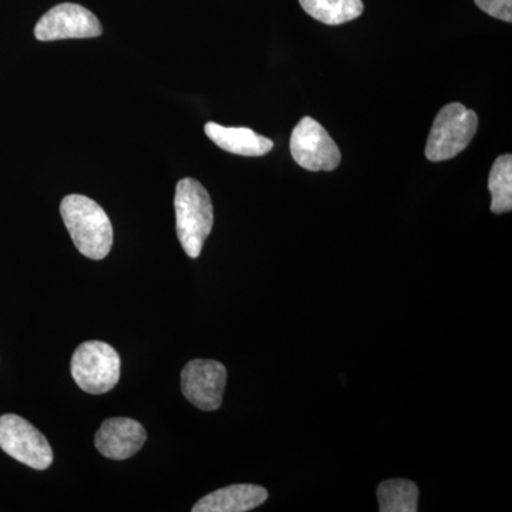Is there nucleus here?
Instances as JSON below:
<instances>
[{
  "mask_svg": "<svg viewBox=\"0 0 512 512\" xmlns=\"http://www.w3.org/2000/svg\"><path fill=\"white\" fill-rule=\"evenodd\" d=\"M64 225L80 254L100 261L113 247V227L106 211L84 195L72 194L60 204Z\"/></svg>",
  "mask_w": 512,
  "mask_h": 512,
  "instance_id": "1",
  "label": "nucleus"
},
{
  "mask_svg": "<svg viewBox=\"0 0 512 512\" xmlns=\"http://www.w3.org/2000/svg\"><path fill=\"white\" fill-rule=\"evenodd\" d=\"M174 207L181 247L190 258H198L214 225L210 194L194 178H184L177 184Z\"/></svg>",
  "mask_w": 512,
  "mask_h": 512,
  "instance_id": "2",
  "label": "nucleus"
},
{
  "mask_svg": "<svg viewBox=\"0 0 512 512\" xmlns=\"http://www.w3.org/2000/svg\"><path fill=\"white\" fill-rule=\"evenodd\" d=\"M478 116L464 104L450 103L439 111L427 138L426 157L433 163L451 160L476 136Z\"/></svg>",
  "mask_w": 512,
  "mask_h": 512,
  "instance_id": "3",
  "label": "nucleus"
},
{
  "mask_svg": "<svg viewBox=\"0 0 512 512\" xmlns=\"http://www.w3.org/2000/svg\"><path fill=\"white\" fill-rule=\"evenodd\" d=\"M72 376L83 392H110L120 380V356L100 340L84 342L76 349L70 363Z\"/></svg>",
  "mask_w": 512,
  "mask_h": 512,
  "instance_id": "4",
  "label": "nucleus"
},
{
  "mask_svg": "<svg viewBox=\"0 0 512 512\" xmlns=\"http://www.w3.org/2000/svg\"><path fill=\"white\" fill-rule=\"evenodd\" d=\"M0 448L19 463L35 470H46L53 463L52 447L46 437L28 420L16 414L0 417Z\"/></svg>",
  "mask_w": 512,
  "mask_h": 512,
  "instance_id": "5",
  "label": "nucleus"
},
{
  "mask_svg": "<svg viewBox=\"0 0 512 512\" xmlns=\"http://www.w3.org/2000/svg\"><path fill=\"white\" fill-rule=\"evenodd\" d=\"M289 147L296 164L313 173L336 170L342 160L335 140L329 136L325 127L312 117H303L296 124Z\"/></svg>",
  "mask_w": 512,
  "mask_h": 512,
  "instance_id": "6",
  "label": "nucleus"
},
{
  "mask_svg": "<svg viewBox=\"0 0 512 512\" xmlns=\"http://www.w3.org/2000/svg\"><path fill=\"white\" fill-rule=\"evenodd\" d=\"M227 376V367L217 360H191L181 372L185 399L204 412L220 409Z\"/></svg>",
  "mask_w": 512,
  "mask_h": 512,
  "instance_id": "7",
  "label": "nucleus"
},
{
  "mask_svg": "<svg viewBox=\"0 0 512 512\" xmlns=\"http://www.w3.org/2000/svg\"><path fill=\"white\" fill-rule=\"evenodd\" d=\"M103 33L93 12L76 3H60L37 22L35 36L40 42L64 39H92Z\"/></svg>",
  "mask_w": 512,
  "mask_h": 512,
  "instance_id": "8",
  "label": "nucleus"
},
{
  "mask_svg": "<svg viewBox=\"0 0 512 512\" xmlns=\"http://www.w3.org/2000/svg\"><path fill=\"white\" fill-rule=\"evenodd\" d=\"M146 440V430L137 420L114 417L101 424L94 443L104 457L121 461L137 454Z\"/></svg>",
  "mask_w": 512,
  "mask_h": 512,
  "instance_id": "9",
  "label": "nucleus"
},
{
  "mask_svg": "<svg viewBox=\"0 0 512 512\" xmlns=\"http://www.w3.org/2000/svg\"><path fill=\"white\" fill-rule=\"evenodd\" d=\"M268 500V491L254 484H235L205 495L192 507L194 512H247Z\"/></svg>",
  "mask_w": 512,
  "mask_h": 512,
  "instance_id": "10",
  "label": "nucleus"
},
{
  "mask_svg": "<svg viewBox=\"0 0 512 512\" xmlns=\"http://www.w3.org/2000/svg\"><path fill=\"white\" fill-rule=\"evenodd\" d=\"M205 134L222 150L237 156L262 157L274 148V141L259 136L247 127H224L217 123H207Z\"/></svg>",
  "mask_w": 512,
  "mask_h": 512,
  "instance_id": "11",
  "label": "nucleus"
},
{
  "mask_svg": "<svg viewBox=\"0 0 512 512\" xmlns=\"http://www.w3.org/2000/svg\"><path fill=\"white\" fill-rule=\"evenodd\" d=\"M299 3L309 16L329 26L352 22L365 9L362 0H299Z\"/></svg>",
  "mask_w": 512,
  "mask_h": 512,
  "instance_id": "12",
  "label": "nucleus"
},
{
  "mask_svg": "<svg viewBox=\"0 0 512 512\" xmlns=\"http://www.w3.org/2000/svg\"><path fill=\"white\" fill-rule=\"evenodd\" d=\"M377 501L380 512H416L419 488L410 480H387L377 488Z\"/></svg>",
  "mask_w": 512,
  "mask_h": 512,
  "instance_id": "13",
  "label": "nucleus"
},
{
  "mask_svg": "<svg viewBox=\"0 0 512 512\" xmlns=\"http://www.w3.org/2000/svg\"><path fill=\"white\" fill-rule=\"evenodd\" d=\"M488 190L491 192V211L494 214H507L512 210L511 154H504L494 161L488 177Z\"/></svg>",
  "mask_w": 512,
  "mask_h": 512,
  "instance_id": "14",
  "label": "nucleus"
},
{
  "mask_svg": "<svg viewBox=\"0 0 512 512\" xmlns=\"http://www.w3.org/2000/svg\"><path fill=\"white\" fill-rule=\"evenodd\" d=\"M478 8L491 18L512 22V0H474Z\"/></svg>",
  "mask_w": 512,
  "mask_h": 512,
  "instance_id": "15",
  "label": "nucleus"
}]
</instances>
